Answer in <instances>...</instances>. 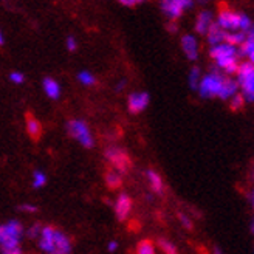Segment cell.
Returning <instances> with one entry per match:
<instances>
[{
  "label": "cell",
  "instance_id": "b9f144b4",
  "mask_svg": "<svg viewBox=\"0 0 254 254\" xmlns=\"http://www.w3.org/2000/svg\"><path fill=\"white\" fill-rule=\"evenodd\" d=\"M251 203H253V208H254V190H253V195H251Z\"/></svg>",
  "mask_w": 254,
  "mask_h": 254
},
{
  "label": "cell",
  "instance_id": "cb8c5ba5",
  "mask_svg": "<svg viewBox=\"0 0 254 254\" xmlns=\"http://www.w3.org/2000/svg\"><path fill=\"white\" fill-rule=\"evenodd\" d=\"M136 254H155L154 244H152L149 239L141 240V242L136 245Z\"/></svg>",
  "mask_w": 254,
  "mask_h": 254
},
{
  "label": "cell",
  "instance_id": "836d02e7",
  "mask_svg": "<svg viewBox=\"0 0 254 254\" xmlns=\"http://www.w3.org/2000/svg\"><path fill=\"white\" fill-rule=\"evenodd\" d=\"M76 41H74V37H71V36H68L67 37V48H68V52H74L76 50Z\"/></svg>",
  "mask_w": 254,
  "mask_h": 254
},
{
  "label": "cell",
  "instance_id": "5b68a950",
  "mask_svg": "<svg viewBox=\"0 0 254 254\" xmlns=\"http://www.w3.org/2000/svg\"><path fill=\"white\" fill-rule=\"evenodd\" d=\"M106 158L117 171L126 174L132 169V158L127 155V152L120 147H109L106 149Z\"/></svg>",
  "mask_w": 254,
  "mask_h": 254
},
{
  "label": "cell",
  "instance_id": "f546056e",
  "mask_svg": "<svg viewBox=\"0 0 254 254\" xmlns=\"http://www.w3.org/2000/svg\"><path fill=\"white\" fill-rule=\"evenodd\" d=\"M41 233H42V225L41 223H34L28 230V237L30 239H39Z\"/></svg>",
  "mask_w": 254,
  "mask_h": 254
},
{
  "label": "cell",
  "instance_id": "4dcf8cb0",
  "mask_svg": "<svg viewBox=\"0 0 254 254\" xmlns=\"http://www.w3.org/2000/svg\"><path fill=\"white\" fill-rule=\"evenodd\" d=\"M179 219H180V222H182V225L186 228V230H192V222L189 220V217L188 215H185L183 212H179Z\"/></svg>",
  "mask_w": 254,
  "mask_h": 254
},
{
  "label": "cell",
  "instance_id": "4316f807",
  "mask_svg": "<svg viewBox=\"0 0 254 254\" xmlns=\"http://www.w3.org/2000/svg\"><path fill=\"white\" fill-rule=\"evenodd\" d=\"M78 79H79L82 84H85V85H93V84H96L95 76H93L92 73H88V71H81V73L78 74Z\"/></svg>",
  "mask_w": 254,
  "mask_h": 254
},
{
  "label": "cell",
  "instance_id": "74e56055",
  "mask_svg": "<svg viewBox=\"0 0 254 254\" xmlns=\"http://www.w3.org/2000/svg\"><path fill=\"white\" fill-rule=\"evenodd\" d=\"M118 248V244L117 242H110L109 244V251H115Z\"/></svg>",
  "mask_w": 254,
  "mask_h": 254
},
{
  "label": "cell",
  "instance_id": "7a4b0ae2",
  "mask_svg": "<svg viewBox=\"0 0 254 254\" xmlns=\"http://www.w3.org/2000/svg\"><path fill=\"white\" fill-rule=\"evenodd\" d=\"M237 74V85L242 88V95L247 101L254 103V65L250 62L239 64V68L236 71Z\"/></svg>",
  "mask_w": 254,
  "mask_h": 254
},
{
  "label": "cell",
  "instance_id": "7402d4cb",
  "mask_svg": "<svg viewBox=\"0 0 254 254\" xmlns=\"http://www.w3.org/2000/svg\"><path fill=\"white\" fill-rule=\"evenodd\" d=\"M104 180H106V185L110 188V189H120L123 186V179L117 174V172H113L112 169H107L104 172Z\"/></svg>",
  "mask_w": 254,
  "mask_h": 254
},
{
  "label": "cell",
  "instance_id": "8992f818",
  "mask_svg": "<svg viewBox=\"0 0 254 254\" xmlns=\"http://www.w3.org/2000/svg\"><path fill=\"white\" fill-rule=\"evenodd\" d=\"M67 129H68V133L79 139V143L87 147V149H92L93 147V138L90 135V130H88V127L84 121H79V120H71L68 121L67 124Z\"/></svg>",
  "mask_w": 254,
  "mask_h": 254
},
{
  "label": "cell",
  "instance_id": "2e32d148",
  "mask_svg": "<svg viewBox=\"0 0 254 254\" xmlns=\"http://www.w3.org/2000/svg\"><path fill=\"white\" fill-rule=\"evenodd\" d=\"M212 23V14L209 11H201L197 16V22H195V31L198 34H206L209 27Z\"/></svg>",
  "mask_w": 254,
  "mask_h": 254
},
{
  "label": "cell",
  "instance_id": "1f68e13d",
  "mask_svg": "<svg viewBox=\"0 0 254 254\" xmlns=\"http://www.w3.org/2000/svg\"><path fill=\"white\" fill-rule=\"evenodd\" d=\"M9 79H11L12 82H14V84H22V82L25 81L23 74H22V73H19V71L11 73V74H9Z\"/></svg>",
  "mask_w": 254,
  "mask_h": 254
},
{
  "label": "cell",
  "instance_id": "7c38bea8",
  "mask_svg": "<svg viewBox=\"0 0 254 254\" xmlns=\"http://www.w3.org/2000/svg\"><path fill=\"white\" fill-rule=\"evenodd\" d=\"M132 211V198L127 194H120L115 203V212L120 222H124Z\"/></svg>",
  "mask_w": 254,
  "mask_h": 254
},
{
  "label": "cell",
  "instance_id": "8fae6325",
  "mask_svg": "<svg viewBox=\"0 0 254 254\" xmlns=\"http://www.w3.org/2000/svg\"><path fill=\"white\" fill-rule=\"evenodd\" d=\"M150 101L149 93L143 92V93H132L129 96V112L130 113H141Z\"/></svg>",
  "mask_w": 254,
  "mask_h": 254
},
{
  "label": "cell",
  "instance_id": "5bb4252c",
  "mask_svg": "<svg viewBox=\"0 0 254 254\" xmlns=\"http://www.w3.org/2000/svg\"><path fill=\"white\" fill-rule=\"evenodd\" d=\"M71 253V244L67 239V236L58 231L55 234V251L52 254H70Z\"/></svg>",
  "mask_w": 254,
  "mask_h": 254
},
{
  "label": "cell",
  "instance_id": "4fadbf2b",
  "mask_svg": "<svg viewBox=\"0 0 254 254\" xmlns=\"http://www.w3.org/2000/svg\"><path fill=\"white\" fill-rule=\"evenodd\" d=\"M182 48L189 61H195L198 56V44L197 39L190 34H185L182 37Z\"/></svg>",
  "mask_w": 254,
  "mask_h": 254
},
{
  "label": "cell",
  "instance_id": "ac0fdd59",
  "mask_svg": "<svg viewBox=\"0 0 254 254\" xmlns=\"http://www.w3.org/2000/svg\"><path fill=\"white\" fill-rule=\"evenodd\" d=\"M206 37H208V42L215 47V45H219V44H223V37H225V31L219 27L217 23H211V27L206 33Z\"/></svg>",
  "mask_w": 254,
  "mask_h": 254
},
{
  "label": "cell",
  "instance_id": "9a60e30c",
  "mask_svg": "<svg viewBox=\"0 0 254 254\" xmlns=\"http://www.w3.org/2000/svg\"><path fill=\"white\" fill-rule=\"evenodd\" d=\"M239 56H247L250 59V64L254 65V30L248 31L244 45L239 48Z\"/></svg>",
  "mask_w": 254,
  "mask_h": 254
},
{
  "label": "cell",
  "instance_id": "6da1fadb",
  "mask_svg": "<svg viewBox=\"0 0 254 254\" xmlns=\"http://www.w3.org/2000/svg\"><path fill=\"white\" fill-rule=\"evenodd\" d=\"M23 236V225L17 220H9L0 226V248L3 251L19 248V242Z\"/></svg>",
  "mask_w": 254,
  "mask_h": 254
},
{
  "label": "cell",
  "instance_id": "52a82bcc",
  "mask_svg": "<svg viewBox=\"0 0 254 254\" xmlns=\"http://www.w3.org/2000/svg\"><path fill=\"white\" fill-rule=\"evenodd\" d=\"M190 6H192V2H188V0H164L161 2V11L172 20L182 17L185 9Z\"/></svg>",
  "mask_w": 254,
  "mask_h": 254
},
{
  "label": "cell",
  "instance_id": "277c9868",
  "mask_svg": "<svg viewBox=\"0 0 254 254\" xmlns=\"http://www.w3.org/2000/svg\"><path fill=\"white\" fill-rule=\"evenodd\" d=\"M242 19H244V14L236 12L230 8H223L219 12V17H217V22L215 23H217L223 31L234 33L237 30L242 31Z\"/></svg>",
  "mask_w": 254,
  "mask_h": 254
},
{
  "label": "cell",
  "instance_id": "d590c367",
  "mask_svg": "<svg viewBox=\"0 0 254 254\" xmlns=\"http://www.w3.org/2000/svg\"><path fill=\"white\" fill-rule=\"evenodd\" d=\"M3 254H23L20 248H14V250H8V251H3Z\"/></svg>",
  "mask_w": 254,
  "mask_h": 254
},
{
  "label": "cell",
  "instance_id": "d6a6232c",
  "mask_svg": "<svg viewBox=\"0 0 254 254\" xmlns=\"http://www.w3.org/2000/svg\"><path fill=\"white\" fill-rule=\"evenodd\" d=\"M19 211H25V212H36V211H37V206H34V205H28V203H25V205H20V206H19Z\"/></svg>",
  "mask_w": 254,
  "mask_h": 254
},
{
  "label": "cell",
  "instance_id": "44dd1931",
  "mask_svg": "<svg viewBox=\"0 0 254 254\" xmlns=\"http://www.w3.org/2000/svg\"><path fill=\"white\" fill-rule=\"evenodd\" d=\"M44 90H45L47 96L52 98V99H58L61 96V87L52 78H45L44 79Z\"/></svg>",
  "mask_w": 254,
  "mask_h": 254
},
{
  "label": "cell",
  "instance_id": "ab89813d",
  "mask_svg": "<svg viewBox=\"0 0 254 254\" xmlns=\"http://www.w3.org/2000/svg\"><path fill=\"white\" fill-rule=\"evenodd\" d=\"M214 254H223V253H222V250H220V248L215 247V248H214Z\"/></svg>",
  "mask_w": 254,
  "mask_h": 254
},
{
  "label": "cell",
  "instance_id": "83f0119b",
  "mask_svg": "<svg viewBox=\"0 0 254 254\" xmlns=\"http://www.w3.org/2000/svg\"><path fill=\"white\" fill-rule=\"evenodd\" d=\"M244 103H245V98L240 95V93H236L233 98H231V110H239L244 107Z\"/></svg>",
  "mask_w": 254,
  "mask_h": 254
},
{
  "label": "cell",
  "instance_id": "ba28073f",
  "mask_svg": "<svg viewBox=\"0 0 254 254\" xmlns=\"http://www.w3.org/2000/svg\"><path fill=\"white\" fill-rule=\"evenodd\" d=\"M25 123H27V133L33 139V141H39L42 136V124L41 121L34 117L33 112L25 113Z\"/></svg>",
  "mask_w": 254,
  "mask_h": 254
},
{
  "label": "cell",
  "instance_id": "3957f363",
  "mask_svg": "<svg viewBox=\"0 0 254 254\" xmlns=\"http://www.w3.org/2000/svg\"><path fill=\"white\" fill-rule=\"evenodd\" d=\"M223 79H225V76H222V73L219 70H212L209 74L203 76V78L200 79L198 88H197L200 96L205 98V99L219 96Z\"/></svg>",
  "mask_w": 254,
  "mask_h": 254
},
{
  "label": "cell",
  "instance_id": "484cf974",
  "mask_svg": "<svg viewBox=\"0 0 254 254\" xmlns=\"http://www.w3.org/2000/svg\"><path fill=\"white\" fill-rule=\"evenodd\" d=\"M158 247L163 250V253H164V254H179V253H177L175 245H174V244H171L169 240L160 239V240H158Z\"/></svg>",
  "mask_w": 254,
  "mask_h": 254
},
{
  "label": "cell",
  "instance_id": "603a6c76",
  "mask_svg": "<svg viewBox=\"0 0 254 254\" xmlns=\"http://www.w3.org/2000/svg\"><path fill=\"white\" fill-rule=\"evenodd\" d=\"M147 179H149L152 190L157 192V194H161L163 192V180H161V177L155 171H147Z\"/></svg>",
  "mask_w": 254,
  "mask_h": 254
},
{
  "label": "cell",
  "instance_id": "f35d334b",
  "mask_svg": "<svg viewBox=\"0 0 254 254\" xmlns=\"http://www.w3.org/2000/svg\"><path fill=\"white\" fill-rule=\"evenodd\" d=\"M124 85H126V81H121L118 85H117V92H121L123 90V88H124Z\"/></svg>",
  "mask_w": 254,
  "mask_h": 254
},
{
  "label": "cell",
  "instance_id": "f1b7e54d",
  "mask_svg": "<svg viewBox=\"0 0 254 254\" xmlns=\"http://www.w3.org/2000/svg\"><path fill=\"white\" fill-rule=\"evenodd\" d=\"M45 183H47V177H45V174L41 172V171H36V172H34V182H33V186H34V188H42Z\"/></svg>",
  "mask_w": 254,
  "mask_h": 254
},
{
  "label": "cell",
  "instance_id": "e0dca14e",
  "mask_svg": "<svg viewBox=\"0 0 254 254\" xmlns=\"http://www.w3.org/2000/svg\"><path fill=\"white\" fill-rule=\"evenodd\" d=\"M239 90V85L236 82V79H231V78H225L223 79V84H222V88H220V93H219V98L220 99H231Z\"/></svg>",
  "mask_w": 254,
  "mask_h": 254
},
{
  "label": "cell",
  "instance_id": "7bdbcfd3",
  "mask_svg": "<svg viewBox=\"0 0 254 254\" xmlns=\"http://www.w3.org/2000/svg\"><path fill=\"white\" fill-rule=\"evenodd\" d=\"M251 231H253V234H254V220H253V223H251Z\"/></svg>",
  "mask_w": 254,
  "mask_h": 254
},
{
  "label": "cell",
  "instance_id": "60d3db41",
  "mask_svg": "<svg viewBox=\"0 0 254 254\" xmlns=\"http://www.w3.org/2000/svg\"><path fill=\"white\" fill-rule=\"evenodd\" d=\"M3 34H2V31H0V45H3Z\"/></svg>",
  "mask_w": 254,
  "mask_h": 254
},
{
  "label": "cell",
  "instance_id": "9c48e42d",
  "mask_svg": "<svg viewBox=\"0 0 254 254\" xmlns=\"http://www.w3.org/2000/svg\"><path fill=\"white\" fill-rule=\"evenodd\" d=\"M209 55L214 61H220V59H226V58H234L239 56V48H234L228 44H219L215 47H211Z\"/></svg>",
  "mask_w": 254,
  "mask_h": 254
},
{
  "label": "cell",
  "instance_id": "30bf717a",
  "mask_svg": "<svg viewBox=\"0 0 254 254\" xmlns=\"http://www.w3.org/2000/svg\"><path fill=\"white\" fill-rule=\"evenodd\" d=\"M55 234H56V230L53 226L42 228V233L39 237V248L48 254H52L55 251Z\"/></svg>",
  "mask_w": 254,
  "mask_h": 254
},
{
  "label": "cell",
  "instance_id": "d6986e66",
  "mask_svg": "<svg viewBox=\"0 0 254 254\" xmlns=\"http://www.w3.org/2000/svg\"><path fill=\"white\" fill-rule=\"evenodd\" d=\"M215 64H217L219 70H223V71L228 73V74H233V73H236L237 68H239V56L215 61Z\"/></svg>",
  "mask_w": 254,
  "mask_h": 254
},
{
  "label": "cell",
  "instance_id": "d4e9b609",
  "mask_svg": "<svg viewBox=\"0 0 254 254\" xmlns=\"http://www.w3.org/2000/svg\"><path fill=\"white\" fill-rule=\"evenodd\" d=\"M188 79H189V87L192 88V90H197L198 84H200V68L198 67H194L192 70H190Z\"/></svg>",
  "mask_w": 254,
  "mask_h": 254
},
{
  "label": "cell",
  "instance_id": "8d00e7d4",
  "mask_svg": "<svg viewBox=\"0 0 254 254\" xmlns=\"http://www.w3.org/2000/svg\"><path fill=\"white\" fill-rule=\"evenodd\" d=\"M177 28H179V27H177V23H175V22L168 23V30H169L171 33H175V31H177Z\"/></svg>",
  "mask_w": 254,
  "mask_h": 254
},
{
  "label": "cell",
  "instance_id": "ffe728a7",
  "mask_svg": "<svg viewBox=\"0 0 254 254\" xmlns=\"http://www.w3.org/2000/svg\"><path fill=\"white\" fill-rule=\"evenodd\" d=\"M245 39H247V34L242 33V31H234V33H226L225 31L223 42L228 44V45H231V47H234V48H237V47L244 45Z\"/></svg>",
  "mask_w": 254,
  "mask_h": 254
},
{
  "label": "cell",
  "instance_id": "e575fe53",
  "mask_svg": "<svg viewBox=\"0 0 254 254\" xmlns=\"http://www.w3.org/2000/svg\"><path fill=\"white\" fill-rule=\"evenodd\" d=\"M120 3L124 5V6H136V5H139V2H136V0H121Z\"/></svg>",
  "mask_w": 254,
  "mask_h": 254
}]
</instances>
